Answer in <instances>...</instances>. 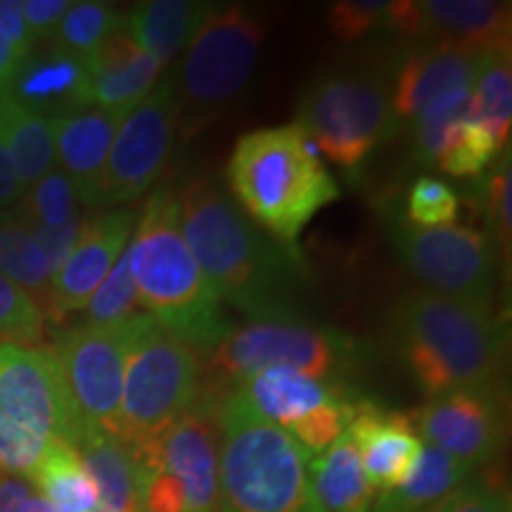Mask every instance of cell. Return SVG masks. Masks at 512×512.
<instances>
[{
    "mask_svg": "<svg viewBox=\"0 0 512 512\" xmlns=\"http://www.w3.org/2000/svg\"><path fill=\"white\" fill-rule=\"evenodd\" d=\"M176 202L185 245L216 297L252 323H304L311 273L297 247L256 226L214 178H190Z\"/></svg>",
    "mask_w": 512,
    "mask_h": 512,
    "instance_id": "cell-1",
    "label": "cell"
},
{
    "mask_svg": "<svg viewBox=\"0 0 512 512\" xmlns=\"http://www.w3.org/2000/svg\"><path fill=\"white\" fill-rule=\"evenodd\" d=\"M392 339L427 396L498 384L508 328L491 304L413 292L392 309Z\"/></svg>",
    "mask_w": 512,
    "mask_h": 512,
    "instance_id": "cell-2",
    "label": "cell"
},
{
    "mask_svg": "<svg viewBox=\"0 0 512 512\" xmlns=\"http://www.w3.org/2000/svg\"><path fill=\"white\" fill-rule=\"evenodd\" d=\"M126 259L138 302L171 335L209 351L233 332L221 299L185 245L178 202L169 188H157L147 197Z\"/></svg>",
    "mask_w": 512,
    "mask_h": 512,
    "instance_id": "cell-3",
    "label": "cell"
},
{
    "mask_svg": "<svg viewBox=\"0 0 512 512\" xmlns=\"http://www.w3.org/2000/svg\"><path fill=\"white\" fill-rule=\"evenodd\" d=\"M226 178L249 219L292 247L313 216L339 197L316 145L297 124L242 136L228 159Z\"/></svg>",
    "mask_w": 512,
    "mask_h": 512,
    "instance_id": "cell-4",
    "label": "cell"
},
{
    "mask_svg": "<svg viewBox=\"0 0 512 512\" xmlns=\"http://www.w3.org/2000/svg\"><path fill=\"white\" fill-rule=\"evenodd\" d=\"M219 512H323L309 479L311 456L259 418L235 392L216 399Z\"/></svg>",
    "mask_w": 512,
    "mask_h": 512,
    "instance_id": "cell-5",
    "label": "cell"
},
{
    "mask_svg": "<svg viewBox=\"0 0 512 512\" xmlns=\"http://www.w3.org/2000/svg\"><path fill=\"white\" fill-rule=\"evenodd\" d=\"M79 422L53 351L0 342V472L31 482L53 444L76 446Z\"/></svg>",
    "mask_w": 512,
    "mask_h": 512,
    "instance_id": "cell-6",
    "label": "cell"
},
{
    "mask_svg": "<svg viewBox=\"0 0 512 512\" xmlns=\"http://www.w3.org/2000/svg\"><path fill=\"white\" fill-rule=\"evenodd\" d=\"M124 392L119 439L138 448L157 439L202 396V363L195 347L138 313L124 323Z\"/></svg>",
    "mask_w": 512,
    "mask_h": 512,
    "instance_id": "cell-7",
    "label": "cell"
},
{
    "mask_svg": "<svg viewBox=\"0 0 512 512\" xmlns=\"http://www.w3.org/2000/svg\"><path fill=\"white\" fill-rule=\"evenodd\" d=\"M294 124L342 169L361 166L399 131L387 79L361 67L328 69L306 83Z\"/></svg>",
    "mask_w": 512,
    "mask_h": 512,
    "instance_id": "cell-8",
    "label": "cell"
},
{
    "mask_svg": "<svg viewBox=\"0 0 512 512\" xmlns=\"http://www.w3.org/2000/svg\"><path fill=\"white\" fill-rule=\"evenodd\" d=\"M366 349L347 332L306 323H252L233 330L207 351L204 396L219 399L245 377L266 368L297 370L323 382H339L361 363Z\"/></svg>",
    "mask_w": 512,
    "mask_h": 512,
    "instance_id": "cell-9",
    "label": "cell"
},
{
    "mask_svg": "<svg viewBox=\"0 0 512 512\" xmlns=\"http://www.w3.org/2000/svg\"><path fill=\"white\" fill-rule=\"evenodd\" d=\"M131 453L140 512L219 510L216 399L202 394L174 425Z\"/></svg>",
    "mask_w": 512,
    "mask_h": 512,
    "instance_id": "cell-10",
    "label": "cell"
},
{
    "mask_svg": "<svg viewBox=\"0 0 512 512\" xmlns=\"http://www.w3.org/2000/svg\"><path fill=\"white\" fill-rule=\"evenodd\" d=\"M264 36L266 27L254 10L238 3L211 5L171 74L185 124L197 126L245 91Z\"/></svg>",
    "mask_w": 512,
    "mask_h": 512,
    "instance_id": "cell-11",
    "label": "cell"
},
{
    "mask_svg": "<svg viewBox=\"0 0 512 512\" xmlns=\"http://www.w3.org/2000/svg\"><path fill=\"white\" fill-rule=\"evenodd\" d=\"M387 221L396 256L427 292L491 304L498 252L484 233L467 226L418 228L406 221L399 207H392Z\"/></svg>",
    "mask_w": 512,
    "mask_h": 512,
    "instance_id": "cell-12",
    "label": "cell"
},
{
    "mask_svg": "<svg viewBox=\"0 0 512 512\" xmlns=\"http://www.w3.org/2000/svg\"><path fill=\"white\" fill-rule=\"evenodd\" d=\"M178 126L181 102L169 74L121 121L102 174L100 207L138 200L159 181L174 152Z\"/></svg>",
    "mask_w": 512,
    "mask_h": 512,
    "instance_id": "cell-13",
    "label": "cell"
},
{
    "mask_svg": "<svg viewBox=\"0 0 512 512\" xmlns=\"http://www.w3.org/2000/svg\"><path fill=\"white\" fill-rule=\"evenodd\" d=\"M53 354L60 363L79 432L98 430L119 437L126 354L124 325H76L57 335Z\"/></svg>",
    "mask_w": 512,
    "mask_h": 512,
    "instance_id": "cell-14",
    "label": "cell"
},
{
    "mask_svg": "<svg viewBox=\"0 0 512 512\" xmlns=\"http://www.w3.org/2000/svg\"><path fill=\"white\" fill-rule=\"evenodd\" d=\"M415 434L460 463L479 467L501 451L505 408L496 384L434 396L415 415Z\"/></svg>",
    "mask_w": 512,
    "mask_h": 512,
    "instance_id": "cell-15",
    "label": "cell"
},
{
    "mask_svg": "<svg viewBox=\"0 0 512 512\" xmlns=\"http://www.w3.org/2000/svg\"><path fill=\"white\" fill-rule=\"evenodd\" d=\"M136 228V211L117 209L83 219L79 240L50 283V302L46 313L60 320L67 313L86 309L102 280L114 264Z\"/></svg>",
    "mask_w": 512,
    "mask_h": 512,
    "instance_id": "cell-16",
    "label": "cell"
},
{
    "mask_svg": "<svg viewBox=\"0 0 512 512\" xmlns=\"http://www.w3.org/2000/svg\"><path fill=\"white\" fill-rule=\"evenodd\" d=\"M349 434L358 448V458H361L363 475L370 489L380 494L396 489L411 475L425 446L406 413L389 411L368 399L356 401Z\"/></svg>",
    "mask_w": 512,
    "mask_h": 512,
    "instance_id": "cell-17",
    "label": "cell"
},
{
    "mask_svg": "<svg viewBox=\"0 0 512 512\" xmlns=\"http://www.w3.org/2000/svg\"><path fill=\"white\" fill-rule=\"evenodd\" d=\"M126 112L81 107L53 119L55 157L86 207L100 209V183Z\"/></svg>",
    "mask_w": 512,
    "mask_h": 512,
    "instance_id": "cell-18",
    "label": "cell"
},
{
    "mask_svg": "<svg viewBox=\"0 0 512 512\" xmlns=\"http://www.w3.org/2000/svg\"><path fill=\"white\" fill-rule=\"evenodd\" d=\"M482 62V53L441 46V43L408 46V53L399 62L392 91L396 117L411 121L441 95L458 91V88H475Z\"/></svg>",
    "mask_w": 512,
    "mask_h": 512,
    "instance_id": "cell-19",
    "label": "cell"
},
{
    "mask_svg": "<svg viewBox=\"0 0 512 512\" xmlns=\"http://www.w3.org/2000/svg\"><path fill=\"white\" fill-rule=\"evenodd\" d=\"M420 43L472 53L510 55V3L498 0H418Z\"/></svg>",
    "mask_w": 512,
    "mask_h": 512,
    "instance_id": "cell-20",
    "label": "cell"
},
{
    "mask_svg": "<svg viewBox=\"0 0 512 512\" xmlns=\"http://www.w3.org/2000/svg\"><path fill=\"white\" fill-rule=\"evenodd\" d=\"M228 392L238 394L259 418L285 432L318 408L351 399L342 382H323L287 368L259 370Z\"/></svg>",
    "mask_w": 512,
    "mask_h": 512,
    "instance_id": "cell-21",
    "label": "cell"
},
{
    "mask_svg": "<svg viewBox=\"0 0 512 512\" xmlns=\"http://www.w3.org/2000/svg\"><path fill=\"white\" fill-rule=\"evenodd\" d=\"M88 76L86 60L67 50L50 48L31 53L22 62L19 72L8 88L12 98L27 110L48 119L88 107Z\"/></svg>",
    "mask_w": 512,
    "mask_h": 512,
    "instance_id": "cell-22",
    "label": "cell"
},
{
    "mask_svg": "<svg viewBox=\"0 0 512 512\" xmlns=\"http://www.w3.org/2000/svg\"><path fill=\"white\" fill-rule=\"evenodd\" d=\"M209 8L197 0H147L128 12L126 22L140 48L166 69L190 46Z\"/></svg>",
    "mask_w": 512,
    "mask_h": 512,
    "instance_id": "cell-23",
    "label": "cell"
},
{
    "mask_svg": "<svg viewBox=\"0 0 512 512\" xmlns=\"http://www.w3.org/2000/svg\"><path fill=\"white\" fill-rule=\"evenodd\" d=\"M472 475L475 467L425 444L411 475L396 489L382 491L370 512H432L453 491L470 482Z\"/></svg>",
    "mask_w": 512,
    "mask_h": 512,
    "instance_id": "cell-24",
    "label": "cell"
},
{
    "mask_svg": "<svg viewBox=\"0 0 512 512\" xmlns=\"http://www.w3.org/2000/svg\"><path fill=\"white\" fill-rule=\"evenodd\" d=\"M309 479L323 512H370L373 489L363 475L358 448L349 430L328 451L309 460Z\"/></svg>",
    "mask_w": 512,
    "mask_h": 512,
    "instance_id": "cell-25",
    "label": "cell"
},
{
    "mask_svg": "<svg viewBox=\"0 0 512 512\" xmlns=\"http://www.w3.org/2000/svg\"><path fill=\"white\" fill-rule=\"evenodd\" d=\"M74 448L98 489L102 510L140 512L136 463L124 441L107 432L83 430Z\"/></svg>",
    "mask_w": 512,
    "mask_h": 512,
    "instance_id": "cell-26",
    "label": "cell"
},
{
    "mask_svg": "<svg viewBox=\"0 0 512 512\" xmlns=\"http://www.w3.org/2000/svg\"><path fill=\"white\" fill-rule=\"evenodd\" d=\"M0 138L8 147L22 188H31L48 171H53V119L22 107L10 91H0Z\"/></svg>",
    "mask_w": 512,
    "mask_h": 512,
    "instance_id": "cell-27",
    "label": "cell"
},
{
    "mask_svg": "<svg viewBox=\"0 0 512 512\" xmlns=\"http://www.w3.org/2000/svg\"><path fill=\"white\" fill-rule=\"evenodd\" d=\"M31 486L57 512H98L100 498L91 475L72 444H53L36 465Z\"/></svg>",
    "mask_w": 512,
    "mask_h": 512,
    "instance_id": "cell-28",
    "label": "cell"
},
{
    "mask_svg": "<svg viewBox=\"0 0 512 512\" xmlns=\"http://www.w3.org/2000/svg\"><path fill=\"white\" fill-rule=\"evenodd\" d=\"M0 275L31 294L46 313L50 302L46 256L36 245L27 221L17 211L0 214Z\"/></svg>",
    "mask_w": 512,
    "mask_h": 512,
    "instance_id": "cell-29",
    "label": "cell"
},
{
    "mask_svg": "<svg viewBox=\"0 0 512 512\" xmlns=\"http://www.w3.org/2000/svg\"><path fill=\"white\" fill-rule=\"evenodd\" d=\"M486 126L494 136L498 150L508 147L512 124V69L510 55L489 53L484 55L482 69L472 88L470 117Z\"/></svg>",
    "mask_w": 512,
    "mask_h": 512,
    "instance_id": "cell-30",
    "label": "cell"
},
{
    "mask_svg": "<svg viewBox=\"0 0 512 512\" xmlns=\"http://www.w3.org/2000/svg\"><path fill=\"white\" fill-rule=\"evenodd\" d=\"M164 67L150 53H140L136 60L110 72L93 74L88 83V107L131 112L138 102L155 91Z\"/></svg>",
    "mask_w": 512,
    "mask_h": 512,
    "instance_id": "cell-31",
    "label": "cell"
},
{
    "mask_svg": "<svg viewBox=\"0 0 512 512\" xmlns=\"http://www.w3.org/2000/svg\"><path fill=\"white\" fill-rule=\"evenodd\" d=\"M498 152L501 150L489 128L472 119H463L446 131L434 166L453 178H470L482 174Z\"/></svg>",
    "mask_w": 512,
    "mask_h": 512,
    "instance_id": "cell-32",
    "label": "cell"
},
{
    "mask_svg": "<svg viewBox=\"0 0 512 512\" xmlns=\"http://www.w3.org/2000/svg\"><path fill=\"white\" fill-rule=\"evenodd\" d=\"M126 15L110 3H72L55 29V46L79 57L91 55L95 48L124 22Z\"/></svg>",
    "mask_w": 512,
    "mask_h": 512,
    "instance_id": "cell-33",
    "label": "cell"
},
{
    "mask_svg": "<svg viewBox=\"0 0 512 512\" xmlns=\"http://www.w3.org/2000/svg\"><path fill=\"white\" fill-rule=\"evenodd\" d=\"M477 204L484 214L489 238L494 242L498 256L505 264L510 261L512 245V221H510V197H512V174H510V147H505V157L496 159L494 169L484 178H477Z\"/></svg>",
    "mask_w": 512,
    "mask_h": 512,
    "instance_id": "cell-34",
    "label": "cell"
},
{
    "mask_svg": "<svg viewBox=\"0 0 512 512\" xmlns=\"http://www.w3.org/2000/svg\"><path fill=\"white\" fill-rule=\"evenodd\" d=\"M138 304V290L124 252L110 275L95 290L91 302L86 304V323L117 328V325H124L133 316H138Z\"/></svg>",
    "mask_w": 512,
    "mask_h": 512,
    "instance_id": "cell-35",
    "label": "cell"
},
{
    "mask_svg": "<svg viewBox=\"0 0 512 512\" xmlns=\"http://www.w3.org/2000/svg\"><path fill=\"white\" fill-rule=\"evenodd\" d=\"M76 202L79 197H76L72 181L62 169H53L41 181L31 185L17 211L27 221L43 223V226H62V223L81 216Z\"/></svg>",
    "mask_w": 512,
    "mask_h": 512,
    "instance_id": "cell-36",
    "label": "cell"
},
{
    "mask_svg": "<svg viewBox=\"0 0 512 512\" xmlns=\"http://www.w3.org/2000/svg\"><path fill=\"white\" fill-rule=\"evenodd\" d=\"M43 320L46 313L36 299L0 275V342L19 347L41 342Z\"/></svg>",
    "mask_w": 512,
    "mask_h": 512,
    "instance_id": "cell-37",
    "label": "cell"
},
{
    "mask_svg": "<svg viewBox=\"0 0 512 512\" xmlns=\"http://www.w3.org/2000/svg\"><path fill=\"white\" fill-rule=\"evenodd\" d=\"M460 214V197L451 185L432 176H422L411 185L406 195V216L408 223L418 228H439L453 226Z\"/></svg>",
    "mask_w": 512,
    "mask_h": 512,
    "instance_id": "cell-38",
    "label": "cell"
},
{
    "mask_svg": "<svg viewBox=\"0 0 512 512\" xmlns=\"http://www.w3.org/2000/svg\"><path fill=\"white\" fill-rule=\"evenodd\" d=\"M387 8V0H342V3H335L330 8L328 27L332 36H337L339 41H358V38L382 27Z\"/></svg>",
    "mask_w": 512,
    "mask_h": 512,
    "instance_id": "cell-39",
    "label": "cell"
},
{
    "mask_svg": "<svg viewBox=\"0 0 512 512\" xmlns=\"http://www.w3.org/2000/svg\"><path fill=\"white\" fill-rule=\"evenodd\" d=\"M17 214H19V211H17ZM22 219H24V216H22ZM24 221H27V219H24ZM27 226L31 230V235H34L36 245L41 247L43 256H46L50 283H53L57 271H60L64 261H67V256L72 254L76 240H79L83 219H81V216H76V219L62 223V226H43V223L27 221Z\"/></svg>",
    "mask_w": 512,
    "mask_h": 512,
    "instance_id": "cell-40",
    "label": "cell"
},
{
    "mask_svg": "<svg viewBox=\"0 0 512 512\" xmlns=\"http://www.w3.org/2000/svg\"><path fill=\"white\" fill-rule=\"evenodd\" d=\"M432 512H510V498L498 486L467 482Z\"/></svg>",
    "mask_w": 512,
    "mask_h": 512,
    "instance_id": "cell-41",
    "label": "cell"
},
{
    "mask_svg": "<svg viewBox=\"0 0 512 512\" xmlns=\"http://www.w3.org/2000/svg\"><path fill=\"white\" fill-rule=\"evenodd\" d=\"M0 38L22 62L34 53L36 41L24 19L22 0H0Z\"/></svg>",
    "mask_w": 512,
    "mask_h": 512,
    "instance_id": "cell-42",
    "label": "cell"
},
{
    "mask_svg": "<svg viewBox=\"0 0 512 512\" xmlns=\"http://www.w3.org/2000/svg\"><path fill=\"white\" fill-rule=\"evenodd\" d=\"M69 8H72L69 0H22L24 19H27V27L34 41L55 34L57 24L62 22Z\"/></svg>",
    "mask_w": 512,
    "mask_h": 512,
    "instance_id": "cell-43",
    "label": "cell"
},
{
    "mask_svg": "<svg viewBox=\"0 0 512 512\" xmlns=\"http://www.w3.org/2000/svg\"><path fill=\"white\" fill-rule=\"evenodd\" d=\"M31 494H34V486L29 479L0 472V512H19Z\"/></svg>",
    "mask_w": 512,
    "mask_h": 512,
    "instance_id": "cell-44",
    "label": "cell"
},
{
    "mask_svg": "<svg viewBox=\"0 0 512 512\" xmlns=\"http://www.w3.org/2000/svg\"><path fill=\"white\" fill-rule=\"evenodd\" d=\"M22 183L15 174V166H12L10 152L5 147L3 138H0V211L8 209L10 204H15L22 195Z\"/></svg>",
    "mask_w": 512,
    "mask_h": 512,
    "instance_id": "cell-45",
    "label": "cell"
},
{
    "mask_svg": "<svg viewBox=\"0 0 512 512\" xmlns=\"http://www.w3.org/2000/svg\"><path fill=\"white\" fill-rule=\"evenodd\" d=\"M19 67H22V60H19V57L12 53V48L8 46V43L0 38V91H8V88L12 86Z\"/></svg>",
    "mask_w": 512,
    "mask_h": 512,
    "instance_id": "cell-46",
    "label": "cell"
},
{
    "mask_svg": "<svg viewBox=\"0 0 512 512\" xmlns=\"http://www.w3.org/2000/svg\"><path fill=\"white\" fill-rule=\"evenodd\" d=\"M19 512H57V510L46 501V498H41L38 494H31L29 501L22 505V510Z\"/></svg>",
    "mask_w": 512,
    "mask_h": 512,
    "instance_id": "cell-47",
    "label": "cell"
},
{
    "mask_svg": "<svg viewBox=\"0 0 512 512\" xmlns=\"http://www.w3.org/2000/svg\"><path fill=\"white\" fill-rule=\"evenodd\" d=\"M98 512H110V510H102V508H100V510H98Z\"/></svg>",
    "mask_w": 512,
    "mask_h": 512,
    "instance_id": "cell-48",
    "label": "cell"
}]
</instances>
